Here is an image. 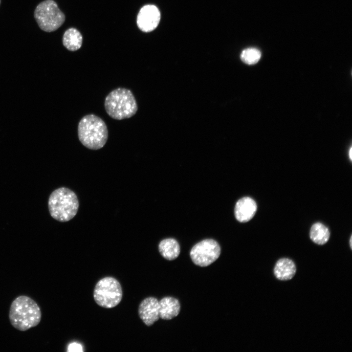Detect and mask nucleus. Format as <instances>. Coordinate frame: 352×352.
<instances>
[{
	"label": "nucleus",
	"mask_w": 352,
	"mask_h": 352,
	"mask_svg": "<svg viewBox=\"0 0 352 352\" xmlns=\"http://www.w3.org/2000/svg\"><path fill=\"white\" fill-rule=\"evenodd\" d=\"M42 313L37 303L30 297L21 295L15 298L10 306L9 318L12 326L20 331H26L37 326L41 320Z\"/></svg>",
	"instance_id": "f257e3e1"
},
{
	"label": "nucleus",
	"mask_w": 352,
	"mask_h": 352,
	"mask_svg": "<svg viewBox=\"0 0 352 352\" xmlns=\"http://www.w3.org/2000/svg\"><path fill=\"white\" fill-rule=\"evenodd\" d=\"M78 136L81 143L86 148L97 150L103 148L108 138V130L105 122L99 116L87 114L80 120Z\"/></svg>",
	"instance_id": "f03ea898"
},
{
	"label": "nucleus",
	"mask_w": 352,
	"mask_h": 352,
	"mask_svg": "<svg viewBox=\"0 0 352 352\" xmlns=\"http://www.w3.org/2000/svg\"><path fill=\"white\" fill-rule=\"evenodd\" d=\"M104 106L110 117L119 120L131 118L138 110L136 99L132 91L123 88L110 91L105 98Z\"/></svg>",
	"instance_id": "7ed1b4c3"
},
{
	"label": "nucleus",
	"mask_w": 352,
	"mask_h": 352,
	"mask_svg": "<svg viewBox=\"0 0 352 352\" xmlns=\"http://www.w3.org/2000/svg\"><path fill=\"white\" fill-rule=\"evenodd\" d=\"M79 201L76 195L68 188L61 187L50 195L48 208L51 217L61 222L72 219L77 214Z\"/></svg>",
	"instance_id": "20e7f679"
},
{
	"label": "nucleus",
	"mask_w": 352,
	"mask_h": 352,
	"mask_svg": "<svg viewBox=\"0 0 352 352\" xmlns=\"http://www.w3.org/2000/svg\"><path fill=\"white\" fill-rule=\"evenodd\" d=\"M34 16L39 27L48 32L58 29L65 21L64 14L53 0H45L40 3Z\"/></svg>",
	"instance_id": "39448f33"
},
{
	"label": "nucleus",
	"mask_w": 352,
	"mask_h": 352,
	"mask_svg": "<svg viewBox=\"0 0 352 352\" xmlns=\"http://www.w3.org/2000/svg\"><path fill=\"white\" fill-rule=\"evenodd\" d=\"M93 297L98 305L104 308H112L118 305L122 299L121 286L114 278H103L96 284Z\"/></svg>",
	"instance_id": "423d86ee"
},
{
	"label": "nucleus",
	"mask_w": 352,
	"mask_h": 352,
	"mask_svg": "<svg viewBox=\"0 0 352 352\" xmlns=\"http://www.w3.org/2000/svg\"><path fill=\"white\" fill-rule=\"evenodd\" d=\"M221 250L219 244L213 239H205L196 244L190 255L196 265L204 267L210 265L219 257Z\"/></svg>",
	"instance_id": "0eeeda50"
},
{
	"label": "nucleus",
	"mask_w": 352,
	"mask_h": 352,
	"mask_svg": "<svg viewBox=\"0 0 352 352\" xmlns=\"http://www.w3.org/2000/svg\"><path fill=\"white\" fill-rule=\"evenodd\" d=\"M160 20L158 8L153 4H147L140 9L136 19L138 27L143 32H149L154 30Z\"/></svg>",
	"instance_id": "6e6552de"
},
{
	"label": "nucleus",
	"mask_w": 352,
	"mask_h": 352,
	"mask_svg": "<svg viewBox=\"0 0 352 352\" xmlns=\"http://www.w3.org/2000/svg\"><path fill=\"white\" fill-rule=\"evenodd\" d=\"M138 314L146 325H153L159 318L158 300L152 297L144 299L139 305Z\"/></svg>",
	"instance_id": "1a4fd4ad"
},
{
	"label": "nucleus",
	"mask_w": 352,
	"mask_h": 352,
	"mask_svg": "<svg viewBox=\"0 0 352 352\" xmlns=\"http://www.w3.org/2000/svg\"><path fill=\"white\" fill-rule=\"evenodd\" d=\"M257 209L255 201L252 198L246 197L239 200L235 207L236 219L241 222L249 221L254 216Z\"/></svg>",
	"instance_id": "9d476101"
},
{
	"label": "nucleus",
	"mask_w": 352,
	"mask_h": 352,
	"mask_svg": "<svg viewBox=\"0 0 352 352\" xmlns=\"http://www.w3.org/2000/svg\"><path fill=\"white\" fill-rule=\"evenodd\" d=\"M180 310L179 301L172 297H165L159 301V318L171 320L177 316Z\"/></svg>",
	"instance_id": "9b49d317"
},
{
	"label": "nucleus",
	"mask_w": 352,
	"mask_h": 352,
	"mask_svg": "<svg viewBox=\"0 0 352 352\" xmlns=\"http://www.w3.org/2000/svg\"><path fill=\"white\" fill-rule=\"evenodd\" d=\"M296 267L294 263L288 258H282L276 263L274 268V274L279 280L287 281L295 275Z\"/></svg>",
	"instance_id": "f8f14e48"
},
{
	"label": "nucleus",
	"mask_w": 352,
	"mask_h": 352,
	"mask_svg": "<svg viewBox=\"0 0 352 352\" xmlns=\"http://www.w3.org/2000/svg\"><path fill=\"white\" fill-rule=\"evenodd\" d=\"M158 250L161 256L169 261L177 258L180 253L178 242L172 238L162 240L159 243Z\"/></svg>",
	"instance_id": "ddd939ff"
},
{
	"label": "nucleus",
	"mask_w": 352,
	"mask_h": 352,
	"mask_svg": "<svg viewBox=\"0 0 352 352\" xmlns=\"http://www.w3.org/2000/svg\"><path fill=\"white\" fill-rule=\"evenodd\" d=\"M83 37L81 33L75 28H69L64 34L63 44L69 51L78 50L82 46Z\"/></svg>",
	"instance_id": "4468645a"
},
{
	"label": "nucleus",
	"mask_w": 352,
	"mask_h": 352,
	"mask_svg": "<svg viewBox=\"0 0 352 352\" xmlns=\"http://www.w3.org/2000/svg\"><path fill=\"white\" fill-rule=\"evenodd\" d=\"M309 236L314 243L319 245H323L329 241L330 233L329 229L325 225L320 222H317L312 225Z\"/></svg>",
	"instance_id": "2eb2a0df"
},
{
	"label": "nucleus",
	"mask_w": 352,
	"mask_h": 352,
	"mask_svg": "<svg viewBox=\"0 0 352 352\" xmlns=\"http://www.w3.org/2000/svg\"><path fill=\"white\" fill-rule=\"evenodd\" d=\"M261 57L260 51L255 48H248L243 50L241 54V60L248 65L257 63Z\"/></svg>",
	"instance_id": "dca6fc26"
},
{
	"label": "nucleus",
	"mask_w": 352,
	"mask_h": 352,
	"mask_svg": "<svg viewBox=\"0 0 352 352\" xmlns=\"http://www.w3.org/2000/svg\"><path fill=\"white\" fill-rule=\"evenodd\" d=\"M68 352H83L82 345L77 342L70 343L67 347Z\"/></svg>",
	"instance_id": "f3484780"
},
{
	"label": "nucleus",
	"mask_w": 352,
	"mask_h": 352,
	"mask_svg": "<svg viewBox=\"0 0 352 352\" xmlns=\"http://www.w3.org/2000/svg\"><path fill=\"white\" fill-rule=\"evenodd\" d=\"M352 148H350V151H349V157H350V158L351 160L352 159Z\"/></svg>",
	"instance_id": "a211bd4d"
},
{
	"label": "nucleus",
	"mask_w": 352,
	"mask_h": 352,
	"mask_svg": "<svg viewBox=\"0 0 352 352\" xmlns=\"http://www.w3.org/2000/svg\"><path fill=\"white\" fill-rule=\"evenodd\" d=\"M352 236H351V238H350V247H351V249H352Z\"/></svg>",
	"instance_id": "6ab92c4d"
},
{
	"label": "nucleus",
	"mask_w": 352,
	"mask_h": 352,
	"mask_svg": "<svg viewBox=\"0 0 352 352\" xmlns=\"http://www.w3.org/2000/svg\"></svg>",
	"instance_id": "aec40b11"
}]
</instances>
